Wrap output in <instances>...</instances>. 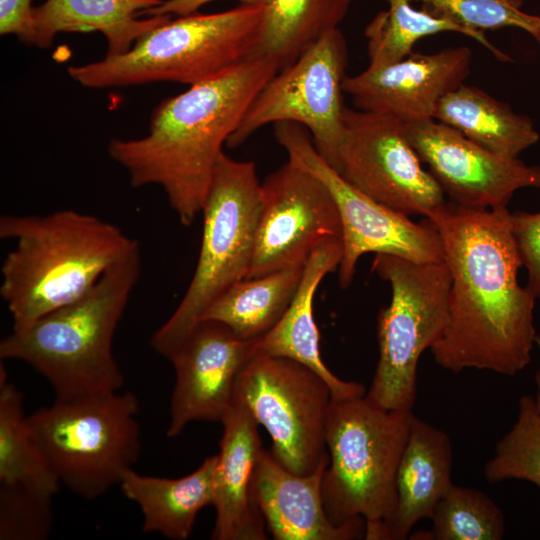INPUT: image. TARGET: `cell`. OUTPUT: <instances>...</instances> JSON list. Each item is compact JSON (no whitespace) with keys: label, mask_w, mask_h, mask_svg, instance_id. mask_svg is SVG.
<instances>
[{"label":"cell","mask_w":540,"mask_h":540,"mask_svg":"<svg viewBox=\"0 0 540 540\" xmlns=\"http://www.w3.org/2000/svg\"><path fill=\"white\" fill-rule=\"evenodd\" d=\"M427 219L451 275L449 318L431 347L445 370L514 376L531 361L535 297L518 283L522 266L507 206L473 209L446 201Z\"/></svg>","instance_id":"1"},{"label":"cell","mask_w":540,"mask_h":540,"mask_svg":"<svg viewBox=\"0 0 540 540\" xmlns=\"http://www.w3.org/2000/svg\"><path fill=\"white\" fill-rule=\"evenodd\" d=\"M278 72L251 58L226 73L163 99L141 138L111 139L107 152L128 174L131 186L157 185L184 226L201 213L223 145L249 105Z\"/></svg>","instance_id":"2"},{"label":"cell","mask_w":540,"mask_h":540,"mask_svg":"<svg viewBox=\"0 0 540 540\" xmlns=\"http://www.w3.org/2000/svg\"><path fill=\"white\" fill-rule=\"evenodd\" d=\"M0 238L13 239L1 267L0 295L24 328L83 296L116 261L139 245L118 226L75 210L3 214Z\"/></svg>","instance_id":"3"},{"label":"cell","mask_w":540,"mask_h":540,"mask_svg":"<svg viewBox=\"0 0 540 540\" xmlns=\"http://www.w3.org/2000/svg\"><path fill=\"white\" fill-rule=\"evenodd\" d=\"M137 245L109 267L79 299L12 329L0 342L1 360L29 364L56 398L119 391L124 375L112 344L141 272Z\"/></svg>","instance_id":"4"},{"label":"cell","mask_w":540,"mask_h":540,"mask_svg":"<svg viewBox=\"0 0 540 540\" xmlns=\"http://www.w3.org/2000/svg\"><path fill=\"white\" fill-rule=\"evenodd\" d=\"M263 15L262 4H240L223 12L178 16L142 35L128 52L70 66L67 72L92 89L198 84L251 59Z\"/></svg>","instance_id":"5"},{"label":"cell","mask_w":540,"mask_h":540,"mask_svg":"<svg viewBox=\"0 0 540 540\" xmlns=\"http://www.w3.org/2000/svg\"><path fill=\"white\" fill-rule=\"evenodd\" d=\"M413 416V411L384 409L365 395L332 400L326 425L329 462L322 478L332 523L363 519L366 534L392 515Z\"/></svg>","instance_id":"6"},{"label":"cell","mask_w":540,"mask_h":540,"mask_svg":"<svg viewBox=\"0 0 540 540\" xmlns=\"http://www.w3.org/2000/svg\"><path fill=\"white\" fill-rule=\"evenodd\" d=\"M119 391L56 398L27 416L60 484L86 500L119 485L140 456L139 401Z\"/></svg>","instance_id":"7"},{"label":"cell","mask_w":540,"mask_h":540,"mask_svg":"<svg viewBox=\"0 0 540 540\" xmlns=\"http://www.w3.org/2000/svg\"><path fill=\"white\" fill-rule=\"evenodd\" d=\"M261 211V183L252 161L224 151L216 162L201 214L202 237L188 288L167 321L153 334L152 348L168 358L229 287L247 277Z\"/></svg>","instance_id":"8"},{"label":"cell","mask_w":540,"mask_h":540,"mask_svg":"<svg viewBox=\"0 0 540 540\" xmlns=\"http://www.w3.org/2000/svg\"><path fill=\"white\" fill-rule=\"evenodd\" d=\"M372 270L391 286L378 315L379 359L365 396L387 410L412 411L421 354L443 335L449 318L450 271L443 261L375 254Z\"/></svg>","instance_id":"9"},{"label":"cell","mask_w":540,"mask_h":540,"mask_svg":"<svg viewBox=\"0 0 540 540\" xmlns=\"http://www.w3.org/2000/svg\"><path fill=\"white\" fill-rule=\"evenodd\" d=\"M235 396L266 429L273 457L287 470L308 475L329 460L332 394L314 371L289 358L254 355L237 378Z\"/></svg>","instance_id":"10"},{"label":"cell","mask_w":540,"mask_h":540,"mask_svg":"<svg viewBox=\"0 0 540 540\" xmlns=\"http://www.w3.org/2000/svg\"><path fill=\"white\" fill-rule=\"evenodd\" d=\"M347 65L346 39L339 28L332 29L265 84L226 145L236 148L268 124L291 122L307 129L333 166L344 134Z\"/></svg>","instance_id":"11"},{"label":"cell","mask_w":540,"mask_h":540,"mask_svg":"<svg viewBox=\"0 0 540 540\" xmlns=\"http://www.w3.org/2000/svg\"><path fill=\"white\" fill-rule=\"evenodd\" d=\"M274 134L288 159L318 177L335 199L342 224L341 288L350 286L358 260L366 253L423 263L444 260L441 237L429 219L414 222L356 189L321 156L305 127L276 123Z\"/></svg>","instance_id":"12"},{"label":"cell","mask_w":540,"mask_h":540,"mask_svg":"<svg viewBox=\"0 0 540 540\" xmlns=\"http://www.w3.org/2000/svg\"><path fill=\"white\" fill-rule=\"evenodd\" d=\"M344 134L332 166L356 189L407 216L428 218L445 194L408 141L401 120L345 106Z\"/></svg>","instance_id":"13"},{"label":"cell","mask_w":540,"mask_h":540,"mask_svg":"<svg viewBox=\"0 0 540 540\" xmlns=\"http://www.w3.org/2000/svg\"><path fill=\"white\" fill-rule=\"evenodd\" d=\"M341 238L340 214L327 186L288 159L261 183V211L246 278L304 266L318 248Z\"/></svg>","instance_id":"14"},{"label":"cell","mask_w":540,"mask_h":540,"mask_svg":"<svg viewBox=\"0 0 540 540\" xmlns=\"http://www.w3.org/2000/svg\"><path fill=\"white\" fill-rule=\"evenodd\" d=\"M403 124L420 160L457 205L492 209L507 206L519 189H540V166L495 153L435 119Z\"/></svg>","instance_id":"15"},{"label":"cell","mask_w":540,"mask_h":540,"mask_svg":"<svg viewBox=\"0 0 540 540\" xmlns=\"http://www.w3.org/2000/svg\"><path fill=\"white\" fill-rule=\"evenodd\" d=\"M256 340L241 339L213 320L194 326L167 358L176 376L168 437L178 436L193 421L222 422L234 405L237 378L254 356Z\"/></svg>","instance_id":"16"},{"label":"cell","mask_w":540,"mask_h":540,"mask_svg":"<svg viewBox=\"0 0 540 540\" xmlns=\"http://www.w3.org/2000/svg\"><path fill=\"white\" fill-rule=\"evenodd\" d=\"M468 47L411 53L401 61L346 76L344 93L356 109L391 115L404 123L433 119L439 100L468 77Z\"/></svg>","instance_id":"17"},{"label":"cell","mask_w":540,"mask_h":540,"mask_svg":"<svg viewBox=\"0 0 540 540\" xmlns=\"http://www.w3.org/2000/svg\"><path fill=\"white\" fill-rule=\"evenodd\" d=\"M328 461L311 474L298 475L262 450L253 477L252 494L275 540H351L365 535V521L335 525L328 518L322 478Z\"/></svg>","instance_id":"18"},{"label":"cell","mask_w":540,"mask_h":540,"mask_svg":"<svg viewBox=\"0 0 540 540\" xmlns=\"http://www.w3.org/2000/svg\"><path fill=\"white\" fill-rule=\"evenodd\" d=\"M221 423L223 435L215 470L216 521L212 538L266 540L265 521L252 494L254 471L263 450L259 424L236 396Z\"/></svg>","instance_id":"19"},{"label":"cell","mask_w":540,"mask_h":540,"mask_svg":"<svg viewBox=\"0 0 540 540\" xmlns=\"http://www.w3.org/2000/svg\"><path fill=\"white\" fill-rule=\"evenodd\" d=\"M452 464L449 435L414 415L397 470L395 509L364 538L403 540L416 523L430 519L453 485Z\"/></svg>","instance_id":"20"},{"label":"cell","mask_w":540,"mask_h":540,"mask_svg":"<svg viewBox=\"0 0 540 540\" xmlns=\"http://www.w3.org/2000/svg\"><path fill=\"white\" fill-rule=\"evenodd\" d=\"M342 241L318 248L304 266L298 289L278 323L255 341L254 355L285 357L318 374L329 386L332 400L366 394L363 384L346 381L331 372L322 360L319 331L313 316V300L322 279L338 268L342 259Z\"/></svg>","instance_id":"21"},{"label":"cell","mask_w":540,"mask_h":540,"mask_svg":"<svg viewBox=\"0 0 540 540\" xmlns=\"http://www.w3.org/2000/svg\"><path fill=\"white\" fill-rule=\"evenodd\" d=\"M164 0H46L33 7L30 46L50 47L59 33L98 31L107 42L106 56L128 52L145 33L172 15L141 19Z\"/></svg>","instance_id":"22"},{"label":"cell","mask_w":540,"mask_h":540,"mask_svg":"<svg viewBox=\"0 0 540 540\" xmlns=\"http://www.w3.org/2000/svg\"><path fill=\"white\" fill-rule=\"evenodd\" d=\"M217 460V455L209 456L192 473L177 479L128 470L119 486L123 495L139 507L142 530L169 539H187L199 512L213 506Z\"/></svg>","instance_id":"23"},{"label":"cell","mask_w":540,"mask_h":540,"mask_svg":"<svg viewBox=\"0 0 540 540\" xmlns=\"http://www.w3.org/2000/svg\"><path fill=\"white\" fill-rule=\"evenodd\" d=\"M433 119L509 157H518L540 137L528 116L513 112L507 103L464 83L439 100Z\"/></svg>","instance_id":"24"},{"label":"cell","mask_w":540,"mask_h":540,"mask_svg":"<svg viewBox=\"0 0 540 540\" xmlns=\"http://www.w3.org/2000/svg\"><path fill=\"white\" fill-rule=\"evenodd\" d=\"M354 0H262L264 15L251 58L278 71L296 61L328 31L338 28Z\"/></svg>","instance_id":"25"},{"label":"cell","mask_w":540,"mask_h":540,"mask_svg":"<svg viewBox=\"0 0 540 540\" xmlns=\"http://www.w3.org/2000/svg\"><path fill=\"white\" fill-rule=\"evenodd\" d=\"M304 266L238 281L204 311L199 321L220 322L244 340L259 339L286 312L300 284Z\"/></svg>","instance_id":"26"},{"label":"cell","mask_w":540,"mask_h":540,"mask_svg":"<svg viewBox=\"0 0 540 540\" xmlns=\"http://www.w3.org/2000/svg\"><path fill=\"white\" fill-rule=\"evenodd\" d=\"M55 473L34 438L20 390L0 364V486L18 487L54 497L60 488Z\"/></svg>","instance_id":"27"},{"label":"cell","mask_w":540,"mask_h":540,"mask_svg":"<svg viewBox=\"0 0 540 540\" xmlns=\"http://www.w3.org/2000/svg\"><path fill=\"white\" fill-rule=\"evenodd\" d=\"M389 8L379 12L366 26L369 67L377 68L401 61L412 53L415 43L441 32L464 34L487 48L498 60L511 58L494 46L484 32L465 28L450 19L417 10L409 0H384Z\"/></svg>","instance_id":"28"},{"label":"cell","mask_w":540,"mask_h":540,"mask_svg":"<svg viewBox=\"0 0 540 540\" xmlns=\"http://www.w3.org/2000/svg\"><path fill=\"white\" fill-rule=\"evenodd\" d=\"M432 529L414 534L421 540H500L505 518L499 506L480 490L452 485L437 504Z\"/></svg>","instance_id":"29"},{"label":"cell","mask_w":540,"mask_h":540,"mask_svg":"<svg viewBox=\"0 0 540 540\" xmlns=\"http://www.w3.org/2000/svg\"><path fill=\"white\" fill-rule=\"evenodd\" d=\"M484 476L491 483L524 480L540 488V412L533 396L519 399L516 421L497 442Z\"/></svg>","instance_id":"30"},{"label":"cell","mask_w":540,"mask_h":540,"mask_svg":"<svg viewBox=\"0 0 540 540\" xmlns=\"http://www.w3.org/2000/svg\"><path fill=\"white\" fill-rule=\"evenodd\" d=\"M422 9L471 30H497L515 27L540 39V16L521 10L522 0H409Z\"/></svg>","instance_id":"31"},{"label":"cell","mask_w":540,"mask_h":540,"mask_svg":"<svg viewBox=\"0 0 540 540\" xmlns=\"http://www.w3.org/2000/svg\"><path fill=\"white\" fill-rule=\"evenodd\" d=\"M52 497L0 486V539L44 540L53 524Z\"/></svg>","instance_id":"32"},{"label":"cell","mask_w":540,"mask_h":540,"mask_svg":"<svg viewBox=\"0 0 540 540\" xmlns=\"http://www.w3.org/2000/svg\"><path fill=\"white\" fill-rule=\"evenodd\" d=\"M511 227L522 266L528 271L526 287L540 301V212L511 213Z\"/></svg>","instance_id":"33"},{"label":"cell","mask_w":540,"mask_h":540,"mask_svg":"<svg viewBox=\"0 0 540 540\" xmlns=\"http://www.w3.org/2000/svg\"><path fill=\"white\" fill-rule=\"evenodd\" d=\"M33 7L32 0H0V34L14 35L30 46Z\"/></svg>","instance_id":"34"},{"label":"cell","mask_w":540,"mask_h":540,"mask_svg":"<svg viewBox=\"0 0 540 540\" xmlns=\"http://www.w3.org/2000/svg\"><path fill=\"white\" fill-rule=\"evenodd\" d=\"M215 0H165L159 6L154 7L147 12L144 16H159V15H188L198 10ZM240 4H262V0H237Z\"/></svg>","instance_id":"35"},{"label":"cell","mask_w":540,"mask_h":540,"mask_svg":"<svg viewBox=\"0 0 540 540\" xmlns=\"http://www.w3.org/2000/svg\"><path fill=\"white\" fill-rule=\"evenodd\" d=\"M535 345L537 346L538 351L540 353V334L536 335ZM534 380H535V385H536V394L534 396V402H535L537 410L540 412V367L535 373Z\"/></svg>","instance_id":"36"},{"label":"cell","mask_w":540,"mask_h":540,"mask_svg":"<svg viewBox=\"0 0 540 540\" xmlns=\"http://www.w3.org/2000/svg\"><path fill=\"white\" fill-rule=\"evenodd\" d=\"M538 42L540 43V39H539V41H538Z\"/></svg>","instance_id":"37"}]
</instances>
